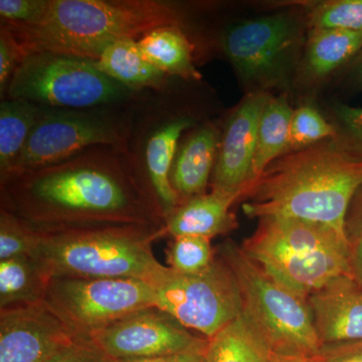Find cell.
Masks as SVG:
<instances>
[{
    "label": "cell",
    "mask_w": 362,
    "mask_h": 362,
    "mask_svg": "<svg viewBox=\"0 0 362 362\" xmlns=\"http://www.w3.org/2000/svg\"><path fill=\"white\" fill-rule=\"evenodd\" d=\"M0 209L39 233L114 225L165 228L125 153L102 145L0 178Z\"/></svg>",
    "instance_id": "6da1fadb"
},
{
    "label": "cell",
    "mask_w": 362,
    "mask_h": 362,
    "mask_svg": "<svg viewBox=\"0 0 362 362\" xmlns=\"http://www.w3.org/2000/svg\"><path fill=\"white\" fill-rule=\"evenodd\" d=\"M361 185L362 162L326 140L271 162L240 201L249 218H298L344 233L350 202Z\"/></svg>",
    "instance_id": "7a4b0ae2"
},
{
    "label": "cell",
    "mask_w": 362,
    "mask_h": 362,
    "mask_svg": "<svg viewBox=\"0 0 362 362\" xmlns=\"http://www.w3.org/2000/svg\"><path fill=\"white\" fill-rule=\"evenodd\" d=\"M8 28L26 52L42 51L97 61L121 40H139L164 25L194 30L182 4L168 0H47L44 16L33 25Z\"/></svg>",
    "instance_id": "3957f363"
},
{
    "label": "cell",
    "mask_w": 362,
    "mask_h": 362,
    "mask_svg": "<svg viewBox=\"0 0 362 362\" xmlns=\"http://www.w3.org/2000/svg\"><path fill=\"white\" fill-rule=\"evenodd\" d=\"M37 235L33 256L51 278H129L154 284L168 270L152 250L165 228L114 225Z\"/></svg>",
    "instance_id": "277c9868"
},
{
    "label": "cell",
    "mask_w": 362,
    "mask_h": 362,
    "mask_svg": "<svg viewBox=\"0 0 362 362\" xmlns=\"http://www.w3.org/2000/svg\"><path fill=\"white\" fill-rule=\"evenodd\" d=\"M240 247L270 277L305 299L332 279L350 275L345 233L324 223L259 218Z\"/></svg>",
    "instance_id": "5b68a950"
},
{
    "label": "cell",
    "mask_w": 362,
    "mask_h": 362,
    "mask_svg": "<svg viewBox=\"0 0 362 362\" xmlns=\"http://www.w3.org/2000/svg\"><path fill=\"white\" fill-rule=\"evenodd\" d=\"M180 81L170 77L160 88L140 90L129 105V134L124 149L136 177L164 221L180 204L170 183L176 149L183 133L202 123L181 104Z\"/></svg>",
    "instance_id": "8992f818"
},
{
    "label": "cell",
    "mask_w": 362,
    "mask_h": 362,
    "mask_svg": "<svg viewBox=\"0 0 362 362\" xmlns=\"http://www.w3.org/2000/svg\"><path fill=\"white\" fill-rule=\"evenodd\" d=\"M216 250L237 279L243 312L273 354H319L322 344L307 299L274 280L233 240H225Z\"/></svg>",
    "instance_id": "52a82bcc"
},
{
    "label": "cell",
    "mask_w": 362,
    "mask_h": 362,
    "mask_svg": "<svg viewBox=\"0 0 362 362\" xmlns=\"http://www.w3.org/2000/svg\"><path fill=\"white\" fill-rule=\"evenodd\" d=\"M139 93L105 75L92 59L33 51L26 52L4 99L25 100L42 108L86 110L126 106Z\"/></svg>",
    "instance_id": "ba28073f"
},
{
    "label": "cell",
    "mask_w": 362,
    "mask_h": 362,
    "mask_svg": "<svg viewBox=\"0 0 362 362\" xmlns=\"http://www.w3.org/2000/svg\"><path fill=\"white\" fill-rule=\"evenodd\" d=\"M304 23L280 13L233 23L221 35V47L250 93L287 84L306 37Z\"/></svg>",
    "instance_id": "9c48e42d"
},
{
    "label": "cell",
    "mask_w": 362,
    "mask_h": 362,
    "mask_svg": "<svg viewBox=\"0 0 362 362\" xmlns=\"http://www.w3.org/2000/svg\"><path fill=\"white\" fill-rule=\"evenodd\" d=\"M129 105L86 110L42 109L7 175L52 165L99 145L124 152L129 134Z\"/></svg>",
    "instance_id": "30bf717a"
},
{
    "label": "cell",
    "mask_w": 362,
    "mask_h": 362,
    "mask_svg": "<svg viewBox=\"0 0 362 362\" xmlns=\"http://www.w3.org/2000/svg\"><path fill=\"white\" fill-rule=\"evenodd\" d=\"M45 304L81 340L124 316L156 306L153 286L129 278L52 277Z\"/></svg>",
    "instance_id": "8fae6325"
},
{
    "label": "cell",
    "mask_w": 362,
    "mask_h": 362,
    "mask_svg": "<svg viewBox=\"0 0 362 362\" xmlns=\"http://www.w3.org/2000/svg\"><path fill=\"white\" fill-rule=\"evenodd\" d=\"M152 286L156 307L207 339L243 312L237 279L218 254L202 273L183 275L168 267Z\"/></svg>",
    "instance_id": "7c38bea8"
},
{
    "label": "cell",
    "mask_w": 362,
    "mask_h": 362,
    "mask_svg": "<svg viewBox=\"0 0 362 362\" xmlns=\"http://www.w3.org/2000/svg\"><path fill=\"white\" fill-rule=\"evenodd\" d=\"M109 359H138L204 351L207 338L195 335L156 306L147 307L118 319L88 337Z\"/></svg>",
    "instance_id": "4fadbf2b"
},
{
    "label": "cell",
    "mask_w": 362,
    "mask_h": 362,
    "mask_svg": "<svg viewBox=\"0 0 362 362\" xmlns=\"http://www.w3.org/2000/svg\"><path fill=\"white\" fill-rule=\"evenodd\" d=\"M78 340L44 301L0 309V362H51Z\"/></svg>",
    "instance_id": "5bb4252c"
},
{
    "label": "cell",
    "mask_w": 362,
    "mask_h": 362,
    "mask_svg": "<svg viewBox=\"0 0 362 362\" xmlns=\"http://www.w3.org/2000/svg\"><path fill=\"white\" fill-rule=\"evenodd\" d=\"M271 95L249 93L233 109L221 133L211 188L242 199L251 182L259 121Z\"/></svg>",
    "instance_id": "9a60e30c"
},
{
    "label": "cell",
    "mask_w": 362,
    "mask_h": 362,
    "mask_svg": "<svg viewBox=\"0 0 362 362\" xmlns=\"http://www.w3.org/2000/svg\"><path fill=\"white\" fill-rule=\"evenodd\" d=\"M307 302L321 344L362 340V286L351 275L332 279Z\"/></svg>",
    "instance_id": "2e32d148"
},
{
    "label": "cell",
    "mask_w": 362,
    "mask_h": 362,
    "mask_svg": "<svg viewBox=\"0 0 362 362\" xmlns=\"http://www.w3.org/2000/svg\"><path fill=\"white\" fill-rule=\"evenodd\" d=\"M221 131L202 122L181 138L170 169V183L180 204L206 194L221 144Z\"/></svg>",
    "instance_id": "e0dca14e"
},
{
    "label": "cell",
    "mask_w": 362,
    "mask_h": 362,
    "mask_svg": "<svg viewBox=\"0 0 362 362\" xmlns=\"http://www.w3.org/2000/svg\"><path fill=\"white\" fill-rule=\"evenodd\" d=\"M239 201L237 195L211 189L182 202L165 218L166 235L211 239L216 235H228L239 226L237 216L230 211Z\"/></svg>",
    "instance_id": "ac0fdd59"
},
{
    "label": "cell",
    "mask_w": 362,
    "mask_h": 362,
    "mask_svg": "<svg viewBox=\"0 0 362 362\" xmlns=\"http://www.w3.org/2000/svg\"><path fill=\"white\" fill-rule=\"evenodd\" d=\"M362 49V32L310 28L299 66L300 78L318 83L347 65Z\"/></svg>",
    "instance_id": "d6986e66"
},
{
    "label": "cell",
    "mask_w": 362,
    "mask_h": 362,
    "mask_svg": "<svg viewBox=\"0 0 362 362\" xmlns=\"http://www.w3.org/2000/svg\"><path fill=\"white\" fill-rule=\"evenodd\" d=\"M143 56L169 77L202 81L195 66L197 45L189 33L177 25H164L137 40Z\"/></svg>",
    "instance_id": "ffe728a7"
},
{
    "label": "cell",
    "mask_w": 362,
    "mask_h": 362,
    "mask_svg": "<svg viewBox=\"0 0 362 362\" xmlns=\"http://www.w3.org/2000/svg\"><path fill=\"white\" fill-rule=\"evenodd\" d=\"M94 63L105 75L135 90L157 89L170 78L147 61L135 40L114 42Z\"/></svg>",
    "instance_id": "44dd1931"
},
{
    "label": "cell",
    "mask_w": 362,
    "mask_h": 362,
    "mask_svg": "<svg viewBox=\"0 0 362 362\" xmlns=\"http://www.w3.org/2000/svg\"><path fill=\"white\" fill-rule=\"evenodd\" d=\"M204 356L206 362H272L273 352L242 312L209 338Z\"/></svg>",
    "instance_id": "7402d4cb"
},
{
    "label": "cell",
    "mask_w": 362,
    "mask_h": 362,
    "mask_svg": "<svg viewBox=\"0 0 362 362\" xmlns=\"http://www.w3.org/2000/svg\"><path fill=\"white\" fill-rule=\"evenodd\" d=\"M51 276L33 256L0 261V309L44 301Z\"/></svg>",
    "instance_id": "603a6c76"
},
{
    "label": "cell",
    "mask_w": 362,
    "mask_h": 362,
    "mask_svg": "<svg viewBox=\"0 0 362 362\" xmlns=\"http://www.w3.org/2000/svg\"><path fill=\"white\" fill-rule=\"evenodd\" d=\"M292 114L293 109L284 97L271 96L269 99L259 121L250 185L271 162L287 152Z\"/></svg>",
    "instance_id": "cb8c5ba5"
},
{
    "label": "cell",
    "mask_w": 362,
    "mask_h": 362,
    "mask_svg": "<svg viewBox=\"0 0 362 362\" xmlns=\"http://www.w3.org/2000/svg\"><path fill=\"white\" fill-rule=\"evenodd\" d=\"M42 109L25 100L0 102V177L13 168Z\"/></svg>",
    "instance_id": "d4e9b609"
},
{
    "label": "cell",
    "mask_w": 362,
    "mask_h": 362,
    "mask_svg": "<svg viewBox=\"0 0 362 362\" xmlns=\"http://www.w3.org/2000/svg\"><path fill=\"white\" fill-rule=\"evenodd\" d=\"M165 252L168 267L183 275L202 273L211 267L216 256L211 239L194 235L173 238Z\"/></svg>",
    "instance_id": "484cf974"
},
{
    "label": "cell",
    "mask_w": 362,
    "mask_h": 362,
    "mask_svg": "<svg viewBox=\"0 0 362 362\" xmlns=\"http://www.w3.org/2000/svg\"><path fill=\"white\" fill-rule=\"evenodd\" d=\"M310 28L362 32V0H329L318 2L307 13Z\"/></svg>",
    "instance_id": "4316f807"
},
{
    "label": "cell",
    "mask_w": 362,
    "mask_h": 362,
    "mask_svg": "<svg viewBox=\"0 0 362 362\" xmlns=\"http://www.w3.org/2000/svg\"><path fill=\"white\" fill-rule=\"evenodd\" d=\"M334 135L332 123L328 122L316 109L311 106L300 107L293 110L287 152L307 148L332 139Z\"/></svg>",
    "instance_id": "83f0119b"
},
{
    "label": "cell",
    "mask_w": 362,
    "mask_h": 362,
    "mask_svg": "<svg viewBox=\"0 0 362 362\" xmlns=\"http://www.w3.org/2000/svg\"><path fill=\"white\" fill-rule=\"evenodd\" d=\"M332 125L333 144L349 158L362 162V107L338 105Z\"/></svg>",
    "instance_id": "f1b7e54d"
},
{
    "label": "cell",
    "mask_w": 362,
    "mask_h": 362,
    "mask_svg": "<svg viewBox=\"0 0 362 362\" xmlns=\"http://www.w3.org/2000/svg\"><path fill=\"white\" fill-rule=\"evenodd\" d=\"M39 235L16 216L0 209V261L16 257L33 256Z\"/></svg>",
    "instance_id": "f546056e"
},
{
    "label": "cell",
    "mask_w": 362,
    "mask_h": 362,
    "mask_svg": "<svg viewBox=\"0 0 362 362\" xmlns=\"http://www.w3.org/2000/svg\"><path fill=\"white\" fill-rule=\"evenodd\" d=\"M350 275L362 286V185L352 197L344 221Z\"/></svg>",
    "instance_id": "4dcf8cb0"
},
{
    "label": "cell",
    "mask_w": 362,
    "mask_h": 362,
    "mask_svg": "<svg viewBox=\"0 0 362 362\" xmlns=\"http://www.w3.org/2000/svg\"><path fill=\"white\" fill-rule=\"evenodd\" d=\"M26 52L13 33L0 25V98L6 96L9 83L23 61Z\"/></svg>",
    "instance_id": "1f68e13d"
},
{
    "label": "cell",
    "mask_w": 362,
    "mask_h": 362,
    "mask_svg": "<svg viewBox=\"0 0 362 362\" xmlns=\"http://www.w3.org/2000/svg\"><path fill=\"white\" fill-rule=\"evenodd\" d=\"M47 0H0V21L33 25L44 16Z\"/></svg>",
    "instance_id": "d6a6232c"
},
{
    "label": "cell",
    "mask_w": 362,
    "mask_h": 362,
    "mask_svg": "<svg viewBox=\"0 0 362 362\" xmlns=\"http://www.w3.org/2000/svg\"><path fill=\"white\" fill-rule=\"evenodd\" d=\"M322 362H362V340L322 345Z\"/></svg>",
    "instance_id": "836d02e7"
},
{
    "label": "cell",
    "mask_w": 362,
    "mask_h": 362,
    "mask_svg": "<svg viewBox=\"0 0 362 362\" xmlns=\"http://www.w3.org/2000/svg\"><path fill=\"white\" fill-rule=\"evenodd\" d=\"M51 362H106V358L89 341L78 340Z\"/></svg>",
    "instance_id": "e575fe53"
},
{
    "label": "cell",
    "mask_w": 362,
    "mask_h": 362,
    "mask_svg": "<svg viewBox=\"0 0 362 362\" xmlns=\"http://www.w3.org/2000/svg\"><path fill=\"white\" fill-rule=\"evenodd\" d=\"M204 351H190L185 354H173V356L150 357V358L138 359H109L106 362H206Z\"/></svg>",
    "instance_id": "d590c367"
},
{
    "label": "cell",
    "mask_w": 362,
    "mask_h": 362,
    "mask_svg": "<svg viewBox=\"0 0 362 362\" xmlns=\"http://www.w3.org/2000/svg\"><path fill=\"white\" fill-rule=\"evenodd\" d=\"M349 77L357 89L362 90V49L347 64Z\"/></svg>",
    "instance_id": "8d00e7d4"
},
{
    "label": "cell",
    "mask_w": 362,
    "mask_h": 362,
    "mask_svg": "<svg viewBox=\"0 0 362 362\" xmlns=\"http://www.w3.org/2000/svg\"><path fill=\"white\" fill-rule=\"evenodd\" d=\"M272 362H322L320 356H278L273 354Z\"/></svg>",
    "instance_id": "74e56055"
}]
</instances>
